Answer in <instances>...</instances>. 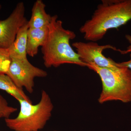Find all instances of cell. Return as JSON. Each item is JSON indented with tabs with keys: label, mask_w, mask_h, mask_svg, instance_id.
<instances>
[{
	"label": "cell",
	"mask_w": 131,
	"mask_h": 131,
	"mask_svg": "<svg viewBox=\"0 0 131 131\" xmlns=\"http://www.w3.org/2000/svg\"><path fill=\"white\" fill-rule=\"evenodd\" d=\"M131 19V0H103L80 31L85 40L96 42L110 29L118 28Z\"/></svg>",
	"instance_id": "obj_1"
},
{
	"label": "cell",
	"mask_w": 131,
	"mask_h": 131,
	"mask_svg": "<svg viewBox=\"0 0 131 131\" xmlns=\"http://www.w3.org/2000/svg\"><path fill=\"white\" fill-rule=\"evenodd\" d=\"M58 19L57 15L52 16L47 39L42 47L45 66L56 68L64 64L86 66L70 45V41L75 38V34L64 28L62 21Z\"/></svg>",
	"instance_id": "obj_2"
},
{
	"label": "cell",
	"mask_w": 131,
	"mask_h": 131,
	"mask_svg": "<svg viewBox=\"0 0 131 131\" xmlns=\"http://www.w3.org/2000/svg\"><path fill=\"white\" fill-rule=\"evenodd\" d=\"M20 109L18 116L5 119L7 126L14 131H38L43 129L51 116L54 106L46 91L42 90L37 104L19 100Z\"/></svg>",
	"instance_id": "obj_3"
},
{
	"label": "cell",
	"mask_w": 131,
	"mask_h": 131,
	"mask_svg": "<svg viewBox=\"0 0 131 131\" xmlns=\"http://www.w3.org/2000/svg\"><path fill=\"white\" fill-rule=\"evenodd\" d=\"M118 64L117 68L110 69L101 68L93 63L87 64V67L96 72L101 80L102 89L98 99L100 103L113 101L131 102V70Z\"/></svg>",
	"instance_id": "obj_4"
},
{
	"label": "cell",
	"mask_w": 131,
	"mask_h": 131,
	"mask_svg": "<svg viewBox=\"0 0 131 131\" xmlns=\"http://www.w3.org/2000/svg\"><path fill=\"white\" fill-rule=\"evenodd\" d=\"M6 74L18 88H25L28 93H32L35 78L45 77L48 74L46 71L32 65L27 58H12Z\"/></svg>",
	"instance_id": "obj_5"
},
{
	"label": "cell",
	"mask_w": 131,
	"mask_h": 131,
	"mask_svg": "<svg viewBox=\"0 0 131 131\" xmlns=\"http://www.w3.org/2000/svg\"><path fill=\"white\" fill-rule=\"evenodd\" d=\"M72 46L75 48L80 60L86 65L88 63H93L101 68L110 69L118 66V63L110 58H107L103 54L106 49L117 51V48L112 45H100L96 42L90 41L87 43L75 42L72 44Z\"/></svg>",
	"instance_id": "obj_6"
},
{
	"label": "cell",
	"mask_w": 131,
	"mask_h": 131,
	"mask_svg": "<svg viewBox=\"0 0 131 131\" xmlns=\"http://www.w3.org/2000/svg\"><path fill=\"white\" fill-rule=\"evenodd\" d=\"M25 5L20 2L8 17L0 20V47L8 49L14 42L18 32L27 21Z\"/></svg>",
	"instance_id": "obj_7"
},
{
	"label": "cell",
	"mask_w": 131,
	"mask_h": 131,
	"mask_svg": "<svg viewBox=\"0 0 131 131\" xmlns=\"http://www.w3.org/2000/svg\"><path fill=\"white\" fill-rule=\"evenodd\" d=\"M49 32L48 26L41 28H28L27 31V55L34 57L37 54L39 48L45 43Z\"/></svg>",
	"instance_id": "obj_8"
},
{
	"label": "cell",
	"mask_w": 131,
	"mask_h": 131,
	"mask_svg": "<svg viewBox=\"0 0 131 131\" xmlns=\"http://www.w3.org/2000/svg\"><path fill=\"white\" fill-rule=\"evenodd\" d=\"M28 21L19 30L14 42L8 48L11 59L27 58V31Z\"/></svg>",
	"instance_id": "obj_9"
},
{
	"label": "cell",
	"mask_w": 131,
	"mask_h": 131,
	"mask_svg": "<svg viewBox=\"0 0 131 131\" xmlns=\"http://www.w3.org/2000/svg\"><path fill=\"white\" fill-rule=\"evenodd\" d=\"M46 5L42 0H37L32 9L31 16L28 21L30 28H41L48 26L52 16L45 11Z\"/></svg>",
	"instance_id": "obj_10"
},
{
	"label": "cell",
	"mask_w": 131,
	"mask_h": 131,
	"mask_svg": "<svg viewBox=\"0 0 131 131\" xmlns=\"http://www.w3.org/2000/svg\"><path fill=\"white\" fill-rule=\"evenodd\" d=\"M0 90L6 91L18 101L20 100H25L32 103L23 89L17 86L6 74H0Z\"/></svg>",
	"instance_id": "obj_11"
},
{
	"label": "cell",
	"mask_w": 131,
	"mask_h": 131,
	"mask_svg": "<svg viewBox=\"0 0 131 131\" xmlns=\"http://www.w3.org/2000/svg\"><path fill=\"white\" fill-rule=\"evenodd\" d=\"M11 61L8 49L0 47V74H6Z\"/></svg>",
	"instance_id": "obj_12"
},
{
	"label": "cell",
	"mask_w": 131,
	"mask_h": 131,
	"mask_svg": "<svg viewBox=\"0 0 131 131\" xmlns=\"http://www.w3.org/2000/svg\"><path fill=\"white\" fill-rule=\"evenodd\" d=\"M17 110L16 108L9 105L6 100L0 94V119L9 118Z\"/></svg>",
	"instance_id": "obj_13"
},
{
	"label": "cell",
	"mask_w": 131,
	"mask_h": 131,
	"mask_svg": "<svg viewBox=\"0 0 131 131\" xmlns=\"http://www.w3.org/2000/svg\"><path fill=\"white\" fill-rule=\"evenodd\" d=\"M125 38L129 42L130 45L127 47L126 50H122L120 49H117V51L119 52L122 54H126L128 53H131V35H126Z\"/></svg>",
	"instance_id": "obj_14"
},
{
	"label": "cell",
	"mask_w": 131,
	"mask_h": 131,
	"mask_svg": "<svg viewBox=\"0 0 131 131\" xmlns=\"http://www.w3.org/2000/svg\"><path fill=\"white\" fill-rule=\"evenodd\" d=\"M130 58L129 61L121 63H118L120 66L126 67L131 70V54H130Z\"/></svg>",
	"instance_id": "obj_15"
},
{
	"label": "cell",
	"mask_w": 131,
	"mask_h": 131,
	"mask_svg": "<svg viewBox=\"0 0 131 131\" xmlns=\"http://www.w3.org/2000/svg\"><path fill=\"white\" fill-rule=\"evenodd\" d=\"M1 8H2V6H1V5H0V9H1Z\"/></svg>",
	"instance_id": "obj_16"
},
{
	"label": "cell",
	"mask_w": 131,
	"mask_h": 131,
	"mask_svg": "<svg viewBox=\"0 0 131 131\" xmlns=\"http://www.w3.org/2000/svg\"><path fill=\"white\" fill-rule=\"evenodd\" d=\"M58 131V130H54V131Z\"/></svg>",
	"instance_id": "obj_17"
}]
</instances>
